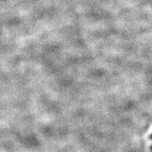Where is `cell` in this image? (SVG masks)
Returning a JSON list of instances; mask_svg holds the SVG:
<instances>
[{
	"mask_svg": "<svg viewBox=\"0 0 152 152\" xmlns=\"http://www.w3.org/2000/svg\"><path fill=\"white\" fill-rule=\"evenodd\" d=\"M151 139H152V135H151Z\"/></svg>",
	"mask_w": 152,
	"mask_h": 152,
	"instance_id": "1",
	"label": "cell"
}]
</instances>
